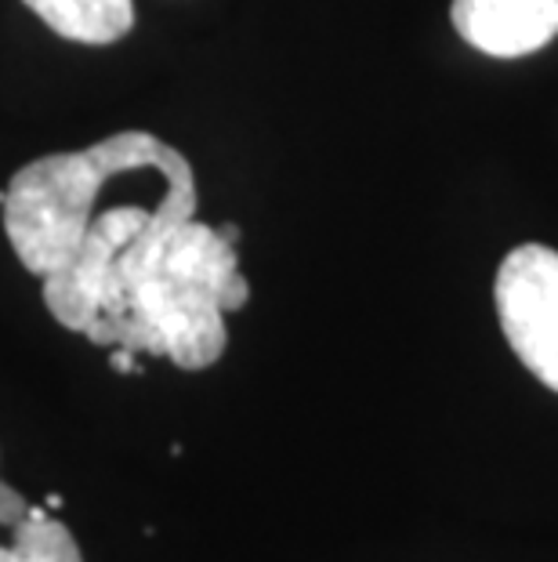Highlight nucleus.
<instances>
[{
    "mask_svg": "<svg viewBox=\"0 0 558 562\" xmlns=\"http://www.w3.org/2000/svg\"><path fill=\"white\" fill-rule=\"evenodd\" d=\"M168 196L152 211L149 229L116 250L91 297L84 338L130 356H163L182 370H204L225 352V316L251 297L236 229L193 222L196 178L178 157L160 171Z\"/></svg>",
    "mask_w": 558,
    "mask_h": 562,
    "instance_id": "1",
    "label": "nucleus"
},
{
    "mask_svg": "<svg viewBox=\"0 0 558 562\" xmlns=\"http://www.w3.org/2000/svg\"><path fill=\"white\" fill-rule=\"evenodd\" d=\"M178 149L146 131L102 138L77 153H52L11 175L4 189V233L11 250L33 277H55L69 266L94 218V200L116 175L152 167L163 171Z\"/></svg>",
    "mask_w": 558,
    "mask_h": 562,
    "instance_id": "2",
    "label": "nucleus"
},
{
    "mask_svg": "<svg viewBox=\"0 0 558 562\" xmlns=\"http://www.w3.org/2000/svg\"><path fill=\"white\" fill-rule=\"evenodd\" d=\"M493 297L519 363L558 392V250L544 244L515 247L497 269Z\"/></svg>",
    "mask_w": 558,
    "mask_h": 562,
    "instance_id": "3",
    "label": "nucleus"
},
{
    "mask_svg": "<svg viewBox=\"0 0 558 562\" xmlns=\"http://www.w3.org/2000/svg\"><path fill=\"white\" fill-rule=\"evenodd\" d=\"M457 33L482 55L522 58L558 37V0H454Z\"/></svg>",
    "mask_w": 558,
    "mask_h": 562,
    "instance_id": "4",
    "label": "nucleus"
},
{
    "mask_svg": "<svg viewBox=\"0 0 558 562\" xmlns=\"http://www.w3.org/2000/svg\"><path fill=\"white\" fill-rule=\"evenodd\" d=\"M52 33L77 44H116L135 26L130 0H22Z\"/></svg>",
    "mask_w": 558,
    "mask_h": 562,
    "instance_id": "5",
    "label": "nucleus"
},
{
    "mask_svg": "<svg viewBox=\"0 0 558 562\" xmlns=\"http://www.w3.org/2000/svg\"><path fill=\"white\" fill-rule=\"evenodd\" d=\"M0 562H84L73 530L41 505L0 526Z\"/></svg>",
    "mask_w": 558,
    "mask_h": 562,
    "instance_id": "6",
    "label": "nucleus"
}]
</instances>
